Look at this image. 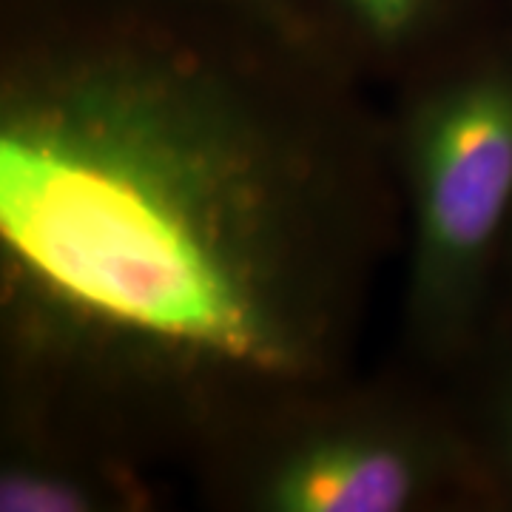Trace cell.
I'll list each match as a JSON object with an SVG mask.
<instances>
[{"instance_id":"6da1fadb","label":"cell","mask_w":512,"mask_h":512,"mask_svg":"<svg viewBox=\"0 0 512 512\" xmlns=\"http://www.w3.org/2000/svg\"><path fill=\"white\" fill-rule=\"evenodd\" d=\"M393 228L390 134L296 23L97 20L6 49V348L103 436L217 447L339 387Z\"/></svg>"},{"instance_id":"7a4b0ae2","label":"cell","mask_w":512,"mask_h":512,"mask_svg":"<svg viewBox=\"0 0 512 512\" xmlns=\"http://www.w3.org/2000/svg\"><path fill=\"white\" fill-rule=\"evenodd\" d=\"M390 131L404 234L402 319L433 362H467L512 231V40L419 66Z\"/></svg>"},{"instance_id":"3957f363","label":"cell","mask_w":512,"mask_h":512,"mask_svg":"<svg viewBox=\"0 0 512 512\" xmlns=\"http://www.w3.org/2000/svg\"><path fill=\"white\" fill-rule=\"evenodd\" d=\"M220 444L228 495L242 510L419 512L487 495L461 416L396 396L330 387Z\"/></svg>"},{"instance_id":"277c9868","label":"cell","mask_w":512,"mask_h":512,"mask_svg":"<svg viewBox=\"0 0 512 512\" xmlns=\"http://www.w3.org/2000/svg\"><path fill=\"white\" fill-rule=\"evenodd\" d=\"M143 501L134 478L111 458L15 436L0 461V512H109Z\"/></svg>"},{"instance_id":"5b68a950","label":"cell","mask_w":512,"mask_h":512,"mask_svg":"<svg viewBox=\"0 0 512 512\" xmlns=\"http://www.w3.org/2000/svg\"><path fill=\"white\" fill-rule=\"evenodd\" d=\"M484 336L498 345L493 353L484 345L476 348L484 350L487 367L481 373L476 404L470 416H461V424L473 444L487 495L512 501V330L487 328Z\"/></svg>"},{"instance_id":"8992f818","label":"cell","mask_w":512,"mask_h":512,"mask_svg":"<svg viewBox=\"0 0 512 512\" xmlns=\"http://www.w3.org/2000/svg\"><path fill=\"white\" fill-rule=\"evenodd\" d=\"M339 32L367 55H413L439 29L444 0H325Z\"/></svg>"},{"instance_id":"52a82bcc","label":"cell","mask_w":512,"mask_h":512,"mask_svg":"<svg viewBox=\"0 0 512 512\" xmlns=\"http://www.w3.org/2000/svg\"><path fill=\"white\" fill-rule=\"evenodd\" d=\"M498 299H504V305H507V319H504L498 328L512 330V231H510V239H507V248H504V259H501L498 282H495V302H498ZM490 328H493V325H490Z\"/></svg>"},{"instance_id":"ba28073f","label":"cell","mask_w":512,"mask_h":512,"mask_svg":"<svg viewBox=\"0 0 512 512\" xmlns=\"http://www.w3.org/2000/svg\"><path fill=\"white\" fill-rule=\"evenodd\" d=\"M214 3H222V6H234L237 12H248V15H262V18H274L285 20V23H293V15L288 9L279 6V0H214Z\"/></svg>"}]
</instances>
